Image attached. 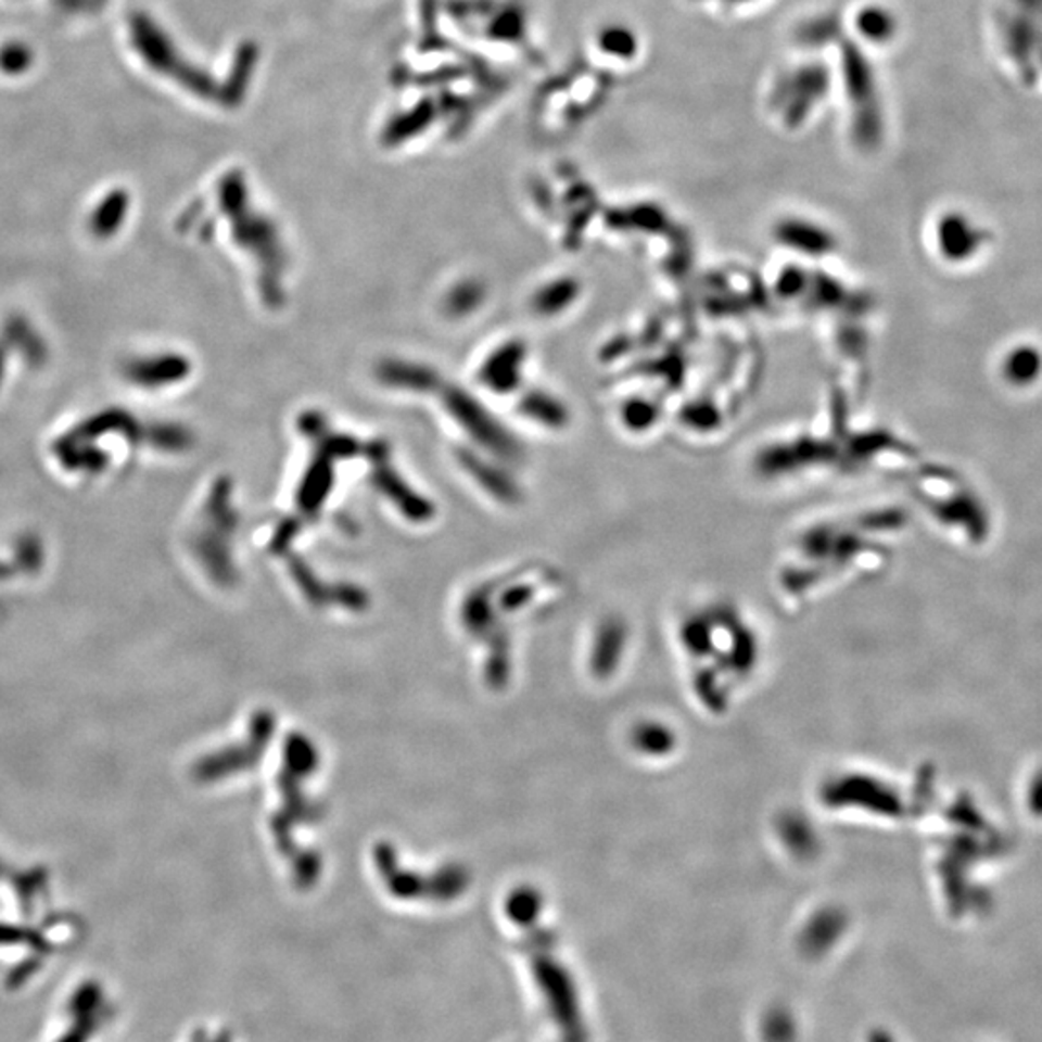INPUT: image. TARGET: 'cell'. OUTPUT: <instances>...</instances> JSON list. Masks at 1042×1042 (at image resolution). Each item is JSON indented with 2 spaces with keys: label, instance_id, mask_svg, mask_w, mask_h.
Listing matches in <instances>:
<instances>
[{
  "label": "cell",
  "instance_id": "obj_1",
  "mask_svg": "<svg viewBox=\"0 0 1042 1042\" xmlns=\"http://www.w3.org/2000/svg\"><path fill=\"white\" fill-rule=\"evenodd\" d=\"M1000 374L1012 389H1033L1042 379V350L1029 342L1009 347L1000 359Z\"/></svg>",
  "mask_w": 1042,
  "mask_h": 1042
},
{
  "label": "cell",
  "instance_id": "obj_2",
  "mask_svg": "<svg viewBox=\"0 0 1042 1042\" xmlns=\"http://www.w3.org/2000/svg\"><path fill=\"white\" fill-rule=\"evenodd\" d=\"M764 1037L771 1042H793L796 1025L790 1014H786L784 1009H774L764 1021Z\"/></svg>",
  "mask_w": 1042,
  "mask_h": 1042
},
{
  "label": "cell",
  "instance_id": "obj_3",
  "mask_svg": "<svg viewBox=\"0 0 1042 1042\" xmlns=\"http://www.w3.org/2000/svg\"><path fill=\"white\" fill-rule=\"evenodd\" d=\"M871 1042H892V1039H890V1037H888L886 1033H875V1037H873V1041Z\"/></svg>",
  "mask_w": 1042,
  "mask_h": 1042
}]
</instances>
